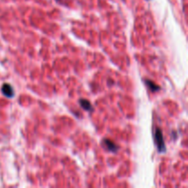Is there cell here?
<instances>
[{"mask_svg": "<svg viewBox=\"0 0 188 188\" xmlns=\"http://www.w3.org/2000/svg\"><path fill=\"white\" fill-rule=\"evenodd\" d=\"M79 104H80V106H81L84 109H86V110H87V111H91V110L93 109L91 103H90L88 100H86V99L81 98V99L79 100Z\"/></svg>", "mask_w": 188, "mask_h": 188, "instance_id": "277c9868", "label": "cell"}, {"mask_svg": "<svg viewBox=\"0 0 188 188\" xmlns=\"http://www.w3.org/2000/svg\"><path fill=\"white\" fill-rule=\"evenodd\" d=\"M155 141H156V145H157L159 152H164L166 148H165V145H164V140H163V132H162V130L160 129H156Z\"/></svg>", "mask_w": 188, "mask_h": 188, "instance_id": "6da1fadb", "label": "cell"}, {"mask_svg": "<svg viewBox=\"0 0 188 188\" xmlns=\"http://www.w3.org/2000/svg\"><path fill=\"white\" fill-rule=\"evenodd\" d=\"M103 144L106 147V149L108 150L109 152H117L118 150V146H117V144L114 141H112L111 140H109V139H105L103 140Z\"/></svg>", "mask_w": 188, "mask_h": 188, "instance_id": "7a4b0ae2", "label": "cell"}, {"mask_svg": "<svg viewBox=\"0 0 188 188\" xmlns=\"http://www.w3.org/2000/svg\"><path fill=\"white\" fill-rule=\"evenodd\" d=\"M2 93L6 97H12L14 95V90L9 84H4L2 86Z\"/></svg>", "mask_w": 188, "mask_h": 188, "instance_id": "3957f363", "label": "cell"}, {"mask_svg": "<svg viewBox=\"0 0 188 188\" xmlns=\"http://www.w3.org/2000/svg\"><path fill=\"white\" fill-rule=\"evenodd\" d=\"M145 83H146V85L148 86V87H149L152 92H156V91H158V90H160V86H157L155 83H153L152 81L146 79V80H145Z\"/></svg>", "mask_w": 188, "mask_h": 188, "instance_id": "5b68a950", "label": "cell"}]
</instances>
